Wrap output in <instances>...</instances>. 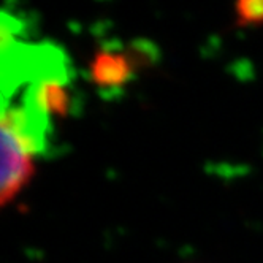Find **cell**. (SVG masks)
Returning <instances> with one entry per match:
<instances>
[{
    "instance_id": "cell-2",
    "label": "cell",
    "mask_w": 263,
    "mask_h": 263,
    "mask_svg": "<svg viewBox=\"0 0 263 263\" xmlns=\"http://www.w3.org/2000/svg\"><path fill=\"white\" fill-rule=\"evenodd\" d=\"M90 80L105 89L125 84L135 71L134 59L125 51L100 49L93 54L89 65Z\"/></svg>"
},
{
    "instance_id": "cell-1",
    "label": "cell",
    "mask_w": 263,
    "mask_h": 263,
    "mask_svg": "<svg viewBox=\"0 0 263 263\" xmlns=\"http://www.w3.org/2000/svg\"><path fill=\"white\" fill-rule=\"evenodd\" d=\"M33 119L21 106L4 109L2 118V204L17 197L35 173Z\"/></svg>"
},
{
    "instance_id": "cell-3",
    "label": "cell",
    "mask_w": 263,
    "mask_h": 263,
    "mask_svg": "<svg viewBox=\"0 0 263 263\" xmlns=\"http://www.w3.org/2000/svg\"><path fill=\"white\" fill-rule=\"evenodd\" d=\"M235 17L241 27L263 26V0H235Z\"/></svg>"
}]
</instances>
